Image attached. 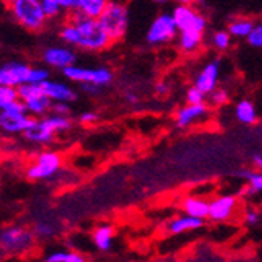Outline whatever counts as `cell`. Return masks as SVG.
Here are the masks:
<instances>
[{
    "mask_svg": "<svg viewBox=\"0 0 262 262\" xmlns=\"http://www.w3.org/2000/svg\"><path fill=\"white\" fill-rule=\"evenodd\" d=\"M60 38L64 44L86 52H99L112 44L110 36L96 17H88L76 11L61 26Z\"/></svg>",
    "mask_w": 262,
    "mask_h": 262,
    "instance_id": "1",
    "label": "cell"
},
{
    "mask_svg": "<svg viewBox=\"0 0 262 262\" xmlns=\"http://www.w3.org/2000/svg\"><path fill=\"white\" fill-rule=\"evenodd\" d=\"M73 129V120L69 115L47 113L41 118H33L29 129L22 134L24 140L35 146H47L52 145L58 134L68 132Z\"/></svg>",
    "mask_w": 262,
    "mask_h": 262,
    "instance_id": "2",
    "label": "cell"
},
{
    "mask_svg": "<svg viewBox=\"0 0 262 262\" xmlns=\"http://www.w3.org/2000/svg\"><path fill=\"white\" fill-rule=\"evenodd\" d=\"M7 5L13 19L29 32H41L49 20L42 0H11Z\"/></svg>",
    "mask_w": 262,
    "mask_h": 262,
    "instance_id": "3",
    "label": "cell"
},
{
    "mask_svg": "<svg viewBox=\"0 0 262 262\" xmlns=\"http://www.w3.org/2000/svg\"><path fill=\"white\" fill-rule=\"evenodd\" d=\"M98 20L110 36L112 42L121 41L129 29V10L124 4L108 2L107 8L102 11Z\"/></svg>",
    "mask_w": 262,
    "mask_h": 262,
    "instance_id": "4",
    "label": "cell"
},
{
    "mask_svg": "<svg viewBox=\"0 0 262 262\" xmlns=\"http://www.w3.org/2000/svg\"><path fill=\"white\" fill-rule=\"evenodd\" d=\"M63 157L54 149H44L36 154L33 162L27 166L26 176L30 181H47L61 171Z\"/></svg>",
    "mask_w": 262,
    "mask_h": 262,
    "instance_id": "5",
    "label": "cell"
},
{
    "mask_svg": "<svg viewBox=\"0 0 262 262\" xmlns=\"http://www.w3.org/2000/svg\"><path fill=\"white\" fill-rule=\"evenodd\" d=\"M35 234L22 226H10L0 231V250L11 256H20L33 248Z\"/></svg>",
    "mask_w": 262,
    "mask_h": 262,
    "instance_id": "6",
    "label": "cell"
},
{
    "mask_svg": "<svg viewBox=\"0 0 262 262\" xmlns=\"http://www.w3.org/2000/svg\"><path fill=\"white\" fill-rule=\"evenodd\" d=\"M19 99L24 102L27 113L33 118H41L51 113L52 99L47 96L41 83H24L17 88Z\"/></svg>",
    "mask_w": 262,
    "mask_h": 262,
    "instance_id": "7",
    "label": "cell"
},
{
    "mask_svg": "<svg viewBox=\"0 0 262 262\" xmlns=\"http://www.w3.org/2000/svg\"><path fill=\"white\" fill-rule=\"evenodd\" d=\"M178 35L179 29L173 13H162L149 26V30L146 33V42L152 47H159L174 41Z\"/></svg>",
    "mask_w": 262,
    "mask_h": 262,
    "instance_id": "8",
    "label": "cell"
},
{
    "mask_svg": "<svg viewBox=\"0 0 262 262\" xmlns=\"http://www.w3.org/2000/svg\"><path fill=\"white\" fill-rule=\"evenodd\" d=\"M63 77L68 79L69 82L74 83H94L99 86H107L113 80V73L110 69L101 66V68H82L77 64H71L64 68Z\"/></svg>",
    "mask_w": 262,
    "mask_h": 262,
    "instance_id": "9",
    "label": "cell"
},
{
    "mask_svg": "<svg viewBox=\"0 0 262 262\" xmlns=\"http://www.w3.org/2000/svg\"><path fill=\"white\" fill-rule=\"evenodd\" d=\"M173 16H174L176 24H178L179 32L193 30V32H203V33H206L207 19L204 17V14H201L192 5L179 4L178 7H174Z\"/></svg>",
    "mask_w": 262,
    "mask_h": 262,
    "instance_id": "10",
    "label": "cell"
},
{
    "mask_svg": "<svg viewBox=\"0 0 262 262\" xmlns=\"http://www.w3.org/2000/svg\"><path fill=\"white\" fill-rule=\"evenodd\" d=\"M33 121V116L27 112L17 110H0V132L7 135H22Z\"/></svg>",
    "mask_w": 262,
    "mask_h": 262,
    "instance_id": "11",
    "label": "cell"
},
{
    "mask_svg": "<svg viewBox=\"0 0 262 262\" xmlns=\"http://www.w3.org/2000/svg\"><path fill=\"white\" fill-rule=\"evenodd\" d=\"M32 68L24 61H8L0 66V83L19 88L24 83H30Z\"/></svg>",
    "mask_w": 262,
    "mask_h": 262,
    "instance_id": "12",
    "label": "cell"
},
{
    "mask_svg": "<svg viewBox=\"0 0 262 262\" xmlns=\"http://www.w3.org/2000/svg\"><path fill=\"white\" fill-rule=\"evenodd\" d=\"M77 55L74 52V49L68 44L63 46H49L42 51V61L46 66L54 68V69H60L63 71L64 68L76 64Z\"/></svg>",
    "mask_w": 262,
    "mask_h": 262,
    "instance_id": "13",
    "label": "cell"
},
{
    "mask_svg": "<svg viewBox=\"0 0 262 262\" xmlns=\"http://www.w3.org/2000/svg\"><path fill=\"white\" fill-rule=\"evenodd\" d=\"M239 207V200L232 195H222L209 201V219L210 222L223 223L234 217V213Z\"/></svg>",
    "mask_w": 262,
    "mask_h": 262,
    "instance_id": "14",
    "label": "cell"
},
{
    "mask_svg": "<svg viewBox=\"0 0 262 262\" xmlns=\"http://www.w3.org/2000/svg\"><path fill=\"white\" fill-rule=\"evenodd\" d=\"M220 80V61L219 60H212L203 66V69L196 74L195 77V85L203 90L206 94L212 93L219 86Z\"/></svg>",
    "mask_w": 262,
    "mask_h": 262,
    "instance_id": "15",
    "label": "cell"
},
{
    "mask_svg": "<svg viewBox=\"0 0 262 262\" xmlns=\"http://www.w3.org/2000/svg\"><path fill=\"white\" fill-rule=\"evenodd\" d=\"M41 86L44 88L46 94L52 99V102H74L77 99V93L74 91L73 86H69L66 82H58V80H52L47 79L46 82L41 83Z\"/></svg>",
    "mask_w": 262,
    "mask_h": 262,
    "instance_id": "16",
    "label": "cell"
},
{
    "mask_svg": "<svg viewBox=\"0 0 262 262\" xmlns=\"http://www.w3.org/2000/svg\"><path fill=\"white\" fill-rule=\"evenodd\" d=\"M209 108L204 104H188L184 105L178 110L176 113V126L179 129H187L188 126H192L193 123L203 120V118L207 115Z\"/></svg>",
    "mask_w": 262,
    "mask_h": 262,
    "instance_id": "17",
    "label": "cell"
},
{
    "mask_svg": "<svg viewBox=\"0 0 262 262\" xmlns=\"http://www.w3.org/2000/svg\"><path fill=\"white\" fill-rule=\"evenodd\" d=\"M204 226V220L203 219H196L185 213V215H181L178 219H173L168 225H166V232L168 234H185V232H192L196 229H201Z\"/></svg>",
    "mask_w": 262,
    "mask_h": 262,
    "instance_id": "18",
    "label": "cell"
},
{
    "mask_svg": "<svg viewBox=\"0 0 262 262\" xmlns=\"http://www.w3.org/2000/svg\"><path fill=\"white\" fill-rule=\"evenodd\" d=\"M113 235H115V229L112 225L102 223V225L94 228L93 244H94V247H96V250L101 253H108L113 247Z\"/></svg>",
    "mask_w": 262,
    "mask_h": 262,
    "instance_id": "19",
    "label": "cell"
},
{
    "mask_svg": "<svg viewBox=\"0 0 262 262\" xmlns=\"http://www.w3.org/2000/svg\"><path fill=\"white\" fill-rule=\"evenodd\" d=\"M203 38H204L203 32H193V30L179 32V35H178L179 49L184 54H187V55L195 54L201 47V44H203Z\"/></svg>",
    "mask_w": 262,
    "mask_h": 262,
    "instance_id": "20",
    "label": "cell"
},
{
    "mask_svg": "<svg viewBox=\"0 0 262 262\" xmlns=\"http://www.w3.org/2000/svg\"><path fill=\"white\" fill-rule=\"evenodd\" d=\"M182 210L196 219H209V201L200 196H187L182 201Z\"/></svg>",
    "mask_w": 262,
    "mask_h": 262,
    "instance_id": "21",
    "label": "cell"
},
{
    "mask_svg": "<svg viewBox=\"0 0 262 262\" xmlns=\"http://www.w3.org/2000/svg\"><path fill=\"white\" fill-rule=\"evenodd\" d=\"M110 0H77L76 13H80L88 17H99L102 11L107 8Z\"/></svg>",
    "mask_w": 262,
    "mask_h": 262,
    "instance_id": "22",
    "label": "cell"
},
{
    "mask_svg": "<svg viewBox=\"0 0 262 262\" xmlns=\"http://www.w3.org/2000/svg\"><path fill=\"white\" fill-rule=\"evenodd\" d=\"M234 115L237 121L242 124H254L257 121V112L254 104L250 99H242L234 108Z\"/></svg>",
    "mask_w": 262,
    "mask_h": 262,
    "instance_id": "23",
    "label": "cell"
},
{
    "mask_svg": "<svg viewBox=\"0 0 262 262\" xmlns=\"http://www.w3.org/2000/svg\"><path fill=\"white\" fill-rule=\"evenodd\" d=\"M256 24L251 19L247 17H237L229 22L228 32L231 33L232 38H248V35L253 32Z\"/></svg>",
    "mask_w": 262,
    "mask_h": 262,
    "instance_id": "24",
    "label": "cell"
},
{
    "mask_svg": "<svg viewBox=\"0 0 262 262\" xmlns=\"http://www.w3.org/2000/svg\"><path fill=\"white\" fill-rule=\"evenodd\" d=\"M44 260L46 262H83L85 256H82L80 253L73 251V250L60 248V250H54V251L47 253L44 256Z\"/></svg>",
    "mask_w": 262,
    "mask_h": 262,
    "instance_id": "25",
    "label": "cell"
},
{
    "mask_svg": "<svg viewBox=\"0 0 262 262\" xmlns=\"http://www.w3.org/2000/svg\"><path fill=\"white\" fill-rule=\"evenodd\" d=\"M241 179H244L248 187L245 188L247 193H259L262 192V170L260 171H251V170H241L237 173Z\"/></svg>",
    "mask_w": 262,
    "mask_h": 262,
    "instance_id": "26",
    "label": "cell"
},
{
    "mask_svg": "<svg viewBox=\"0 0 262 262\" xmlns=\"http://www.w3.org/2000/svg\"><path fill=\"white\" fill-rule=\"evenodd\" d=\"M19 99V91L16 86L0 83V110L7 108L13 101Z\"/></svg>",
    "mask_w": 262,
    "mask_h": 262,
    "instance_id": "27",
    "label": "cell"
},
{
    "mask_svg": "<svg viewBox=\"0 0 262 262\" xmlns=\"http://www.w3.org/2000/svg\"><path fill=\"white\" fill-rule=\"evenodd\" d=\"M231 41H232V36H231V33L228 30H219L212 36V46L220 52H225V51L229 49Z\"/></svg>",
    "mask_w": 262,
    "mask_h": 262,
    "instance_id": "28",
    "label": "cell"
},
{
    "mask_svg": "<svg viewBox=\"0 0 262 262\" xmlns=\"http://www.w3.org/2000/svg\"><path fill=\"white\" fill-rule=\"evenodd\" d=\"M207 98H209V102H210L212 105L220 107V105H223V104H226V102L229 101V93H228V90L219 88V86H217L212 93L207 94Z\"/></svg>",
    "mask_w": 262,
    "mask_h": 262,
    "instance_id": "29",
    "label": "cell"
},
{
    "mask_svg": "<svg viewBox=\"0 0 262 262\" xmlns=\"http://www.w3.org/2000/svg\"><path fill=\"white\" fill-rule=\"evenodd\" d=\"M185 98H187L188 104H204L206 99H207V94L203 90H200L196 85H193V86H190L187 90V96Z\"/></svg>",
    "mask_w": 262,
    "mask_h": 262,
    "instance_id": "30",
    "label": "cell"
},
{
    "mask_svg": "<svg viewBox=\"0 0 262 262\" xmlns=\"http://www.w3.org/2000/svg\"><path fill=\"white\" fill-rule=\"evenodd\" d=\"M42 7H44V11L49 19H57L64 11L57 0H42Z\"/></svg>",
    "mask_w": 262,
    "mask_h": 262,
    "instance_id": "31",
    "label": "cell"
},
{
    "mask_svg": "<svg viewBox=\"0 0 262 262\" xmlns=\"http://www.w3.org/2000/svg\"><path fill=\"white\" fill-rule=\"evenodd\" d=\"M247 41H248L250 46L256 47V49H262V22L256 24L253 32L248 35Z\"/></svg>",
    "mask_w": 262,
    "mask_h": 262,
    "instance_id": "32",
    "label": "cell"
},
{
    "mask_svg": "<svg viewBox=\"0 0 262 262\" xmlns=\"http://www.w3.org/2000/svg\"><path fill=\"white\" fill-rule=\"evenodd\" d=\"M79 121L83 126H91V124H96L99 121V113L96 112H83L79 116Z\"/></svg>",
    "mask_w": 262,
    "mask_h": 262,
    "instance_id": "33",
    "label": "cell"
},
{
    "mask_svg": "<svg viewBox=\"0 0 262 262\" xmlns=\"http://www.w3.org/2000/svg\"><path fill=\"white\" fill-rule=\"evenodd\" d=\"M244 219H245V223H247V225H250V226H256V225L260 222V213H259V212H256L254 209H248V210L245 212Z\"/></svg>",
    "mask_w": 262,
    "mask_h": 262,
    "instance_id": "34",
    "label": "cell"
},
{
    "mask_svg": "<svg viewBox=\"0 0 262 262\" xmlns=\"http://www.w3.org/2000/svg\"><path fill=\"white\" fill-rule=\"evenodd\" d=\"M35 234H38L39 237H44V239H47L49 235L54 234L51 225H47V223H38L36 225V229H35Z\"/></svg>",
    "mask_w": 262,
    "mask_h": 262,
    "instance_id": "35",
    "label": "cell"
},
{
    "mask_svg": "<svg viewBox=\"0 0 262 262\" xmlns=\"http://www.w3.org/2000/svg\"><path fill=\"white\" fill-rule=\"evenodd\" d=\"M51 112L52 113H58V115H69L71 108H69L68 102H52Z\"/></svg>",
    "mask_w": 262,
    "mask_h": 262,
    "instance_id": "36",
    "label": "cell"
},
{
    "mask_svg": "<svg viewBox=\"0 0 262 262\" xmlns=\"http://www.w3.org/2000/svg\"><path fill=\"white\" fill-rule=\"evenodd\" d=\"M80 88H82L86 94H90V96H99V94H101V90H102V86L94 85V83H80Z\"/></svg>",
    "mask_w": 262,
    "mask_h": 262,
    "instance_id": "37",
    "label": "cell"
},
{
    "mask_svg": "<svg viewBox=\"0 0 262 262\" xmlns=\"http://www.w3.org/2000/svg\"><path fill=\"white\" fill-rule=\"evenodd\" d=\"M57 2L61 5V8L64 11H71V13H73L77 7V0H57Z\"/></svg>",
    "mask_w": 262,
    "mask_h": 262,
    "instance_id": "38",
    "label": "cell"
},
{
    "mask_svg": "<svg viewBox=\"0 0 262 262\" xmlns=\"http://www.w3.org/2000/svg\"><path fill=\"white\" fill-rule=\"evenodd\" d=\"M156 91L159 93V94H166L170 91V86L166 85L165 82H159L157 85H156Z\"/></svg>",
    "mask_w": 262,
    "mask_h": 262,
    "instance_id": "39",
    "label": "cell"
},
{
    "mask_svg": "<svg viewBox=\"0 0 262 262\" xmlns=\"http://www.w3.org/2000/svg\"><path fill=\"white\" fill-rule=\"evenodd\" d=\"M253 166H256L257 170H262V156H253Z\"/></svg>",
    "mask_w": 262,
    "mask_h": 262,
    "instance_id": "40",
    "label": "cell"
},
{
    "mask_svg": "<svg viewBox=\"0 0 262 262\" xmlns=\"http://www.w3.org/2000/svg\"><path fill=\"white\" fill-rule=\"evenodd\" d=\"M126 101L129 104H137L138 102V96H137V94H134V93H127L126 94Z\"/></svg>",
    "mask_w": 262,
    "mask_h": 262,
    "instance_id": "41",
    "label": "cell"
},
{
    "mask_svg": "<svg viewBox=\"0 0 262 262\" xmlns=\"http://www.w3.org/2000/svg\"><path fill=\"white\" fill-rule=\"evenodd\" d=\"M178 4H184V5H193L196 0H176Z\"/></svg>",
    "mask_w": 262,
    "mask_h": 262,
    "instance_id": "42",
    "label": "cell"
},
{
    "mask_svg": "<svg viewBox=\"0 0 262 262\" xmlns=\"http://www.w3.org/2000/svg\"><path fill=\"white\" fill-rule=\"evenodd\" d=\"M154 2H156V4H165L166 0H154Z\"/></svg>",
    "mask_w": 262,
    "mask_h": 262,
    "instance_id": "43",
    "label": "cell"
},
{
    "mask_svg": "<svg viewBox=\"0 0 262 262\" xmlns=\"http://www.w3.org/2000/svg\"><path fill=\"white\" fill-rule=\"evenodd\" d=\"M2 2H5V4H10V2H11V0H2Z\"/></svg>",
    "mask_w": 262,
    "mask_h": 262,
    "instance_id": "44",
    "label": "cell"
}]
</instances>
